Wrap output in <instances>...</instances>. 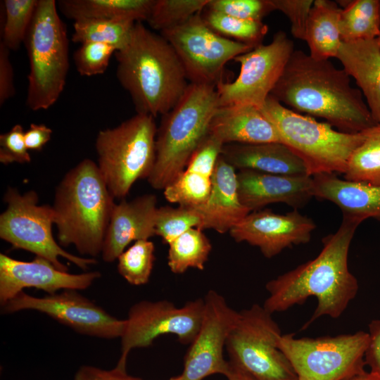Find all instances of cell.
I'll return each instance as SVG.
<instances>
[{"mask_svg":"<svg viewBox=\"0 0 380 380\" xmlns=\"http://www.w3.org/2000/svg\"><path fill=\"white\" fill-rule=\"evenodd\" d=\"M224 144L209 133L191 157L186 170L212 177Z\"/></svg>","mask_w":380,"mask_h":380,"instance_id":"ab89813d","label":"cell"},{"mask_svg":"<svg viewBox=\"0 0 380 380\" xmlns=\"http://www.w3.org/2000/svg\"><path fill=\"white\" fill-rule=\"evenodd\" d=\"M203 217L201 229L220 234L229 232L251 211L240 201L237 172L220 155L212 177L209 198L199 208Z\"/></svg>","mask_w":380,"mask_h":380,"instance_id":"44dd1931","label":"cell"},{"mask_svg":"<svg viewBox=\"0 0 380 380\" xmlns=\"http://www.w3.org/2000/svg\"><path fill=\"white\" fill-rule=\"evenodd\" d=\"M201 13L160 34L175 49L190 83L217 86L226 63L253 48L215 32Z\"/></svg>","mask_w":380,"mask_h":380,"instance_id":"7c38bea8","label":"cell"},{"mask_svg":"<svg viewBox=\"0 0 380 380\" xmlns=\"http://www.w3.org/2000/svg\"><path fill=\"white\" fill-rule=\"evenodd\" d=\"M210 134L224 145L281 142L276 128L261 110L249 105L219 107L211 121Z\"/></svg>","mask_w":380,"mask_h":380,"instance_id":"cb8c5ba5","label":"cell"},{"mask_svg":"<svg viewBox=\"0 0 380 380\" xmlns=\"http://www.w3.org/2000/svg\"><path fill=\"white\" fill-rule=\"evenodd\" d=\"M38 0H4L5 18L2 43L10 51L18 50L25 41Z\"/></svg>","mask_w":380,"mask_h":380,"instance_id":"836d02e7","label":"cell"},{"mask_svg":"<svg viewBox=\"0 0 380 380\" xmlns=\"http://www.w3.org/2000/svg\"><path fill=\"white\" fill-rule=\"evenodd\" d=\"M341 11V8L334 1H313L304 38L312 58L329 60L336 57L342 43L338 26Z\"/></svg>","mask_w":380,"mask_h":380,"instance_id":"484cf974","label":"cell"},{"mask_svg":"<svg viewBox=\"0 0 380 380\" xmlns=\"http://www.w3.org/2000/svg\"><path fill=\"white\" fill-rule=\"evenodd\" d=\"M203 217L198 209L179 205L158 208L156 217V234L169 244L179 236L192 228L201 229Z\"/></svg>","mask_w":380,"mask_h":380,"instance_id":"8d00e7d4","label":"cell"},{"mask_svg":"<svg viewBox=\"0 0 380 380\" xmlns=\"http://www.w3.org/2000/svg\"><path fill=\"white\" fill-rule=\"evenodd\" d=\"M336 58L355 79L374 120L380 125V46L376 39L342 42Z\"/></svg>","mask_w":380,"mask_h":380,"instance_id":"d4e9b609","label":"cell"},{"mask_svg":"<svg viewBox=\"0 0 380 380\" xmlns=\"http://www.w3.org/2000/svg\"><path fill=\"white\" fill-rule=\"evenodd\" d=\"M97 271L70 274L48 260L36 256L22 261L0 253V302L1 305L25 288H36L53 294L58 290H82L101 277Z\"/></svg>","mask_w":380,"mask_h":380,"instance_id":"ac0fdd59","label":"cell"},{"mask_svg":"<svg viewBox=\"0 0 380 380\" xmlns=\"http://www.w3.org/2000/svg\"><path fill=\"white\" fill-rule=\"evenodd\" d=\"M116 76L137 113L156 118L170 111L190 84L171 44L137 22L127 45L115 53Z\"/></svg>","mask_w":380,"mask_h":380,"instance_id":"3957f363","label":"cell"},{"mask_svg":"<svg viewBox=\"0 0 380 380\" xmlns=\"http://www.w3.org/2000/svg\"><path fill=\"white\" fill-rule=\"evenodd\" d=\"M168 245L167 265L175 274L189 268L203 270L212 250L210 240L199 228L189 229Z\"/></svg>","mask_w":380,"mask_h":380,"instance_id":"f546056e","label":"cell"},{"mask_svg":"<svg viewBox=\"0 0 380 380\" xmlns=\"http://www.w3.org/2000/svg\"><path fill=\"white\" fill-rule=\"evenodd\" d=\"M222 157L235 169L282 175H308L303 160L281 142L232 143L222 147Z\"/></svg>","mask_w":380,"mask_h":380,"instance_id":"603a6c76","label":"cell"},{"mask_svg":"<svg viewBox=\"0 0 380 380\" xmlns=\"http://www.w3.org/2000/svg\"><path fill=\"white\" fill-rule=\"evenodd\" d=\"M52 129L43 124L32 123L25 131L24 138L28 150L41 151L51 139Z\"/></svg>","mask_w":380,"mask_h":380,"instance_id":"bcb514c9","label":"cell"},{"mask_svg":"<svg viewBox=\"0 0 380 380\" xmlns=\"http://www.w3.org/2000/svg\"><path fill=\"white\" fill-rule=\"evenodd\" d=\"M281 330L272 314L253 304L239 312L226 342L229 361L255 380H298L290 362L278 347Z\"/></svg>","mask_w":380,"mask_h":380,"instance_id":"30bf717a","label":"cell"},{"mask_svg":"<svg viewBox=\"0 0 380 380\" xmlns=\"http://www.w3.org/2000/svg\"><path fill=\"white\" fill-rule=\"evenodd\" d=\"M275 10L284 13L291 23V34L295 38L304 40L305 27L312 0H272Z\"/></svg>","mask_w":380,"mask_h":380,"instance_id":"b9f144b4","label":"cell"},{"mask_svg":"<svg viewBox=\"0 0 380 380\" xmlns=\"http://www.w3.org/2000/svg\"><path fill=\"white\" fill-rule=\"evenodd\" d=\"M201 16L213 31L229 39L239 42L253 48L262 44L268 27L262 20L236 18L208 8ZM234 40V39H232Z\"/></svg>","mask_w":380,"mask_h":380,"instance_id":"1f68e13d","label":"cell"},{"mask_svg":"<svg viewBox=\"0 0 380 380\" xmlns=\"http://www.w3.org/2000/svg\"><path fill=\"white\" fill-rule=\"evenodd\" d=\"M155 246L149 240H139L118 258V270L130 284L140 286L150 279L155 261Z\"/></svg>","mask_w":380,"mask_h":380,"instance_id":"e575fe53","label":"cell"},{"mask_svg":"<svg viewBox=\"0 0 380 380\" xmlns=\"http://www.w3.org/2000/svg\"><path fill=\"white\" fill-rule=\"evenodd\" d=\"M115 52L116 49L108 44L83 43L73 54L75 68L82 76L91 77L103 74Z\"/></svg>","mask_w":380,"mask_h":380,"instance_id":"74e56055","label":"cell"},{"mask_svg":"<svg viewBox=\"0 0 380 380\" xmlns=\"http://www.w3.org/2000/svg\"><path fill=\"white\" fill-rule=\"evenodd\" d=\"M6 210L0 215V237L13 248L23 249L50 261L60 270L68 267L62 257L83 270L97 262L93 258L80 257L65 251L52 234L53 212L49 205H39L37 192L30 190L20 194L8 187L4 196Z\"/></svg>","mask_w":380,"mask_h":380,"instance_id":"9c48e42d","label":"cell"},{"mask_svg":"<svg viewBox=\"0 0 380 380\" xmlns=\"http://www.w3.org/2000/svg\"><path fill=\"white\" fill-rule=\"evenodd\" d=\"M210 0H155L147 23L163 32L177 27L203 11Z\"/></svg>","mask_w":380,"mask_h":380,"instance_id":"d590c367","label":"cell"},{"mask_svg":"<svg viewBox=\"0 0 380 380\" xmlns=\"http://www.w3.org/2000/svg\"><path fill=\"white\" fill-rule=\"evenodd\" d=\"M369 334L296 338L281 335L278 347L290 362L298 380H345L365 372Z\"/></svg>","mask_w":380,"mask_h":380,"instance_id":"8fae6325","label":"cell"},{"mask_svg":"<svg viewBox=\"0 0 380 380\" xmlns=\"http://www.w3.org/2000/svg\"><path fill=\"white\" fill-rule=\"evenodd\" d=\"M345 380H380V378L372 372H363Z\"/></svg>","mask_w":380,"mask_h":380,"instance_id":"c3c4849f","label":"cell"},{"mask_svg":"<svg viewBox=\"0 0 380 380\" xmlns=\"http://www.w3.org/2000/svg\"><path fill=\"white\" fill-rule=\"evenodd\" d=\"M203 300L200 328L184 357L179 380H203L215 374L225 375L228 369L223 350L239 312L215 291H209Z\"/></svg>","mask_w":380,"mask_h":380,"instance_id":"2e32d148","label":"cell"},{"mask_svg":"<svg viewBox=\"0 0 380 380\" xmlns=\"http://www.w3.org/2000/svg\"><path fill=\"white\" fill-rule=\"evenodd\" d=\"M241 203L251 212L266 205L285 203L293 209L304 207L313 196L312 177L282 175L241 170L237 172Z\"/></svg>","mask_w":380,"mask_h":380,"instance_id":"d6986e66","label":"cell"},{"mask_svg":"<svg viewBox=\"0 0 380 380\" xmlns=\"http://www.w3.org/2000/svg\"><path fill=\"white\" fill-rule=\"evenodd\" d=\"M74 380H141L129 375L126 365L120 362L112 369H103L90 365H82L77 371Z\"/></svg>","mask_w":380,"mask_h":380,"instance_id":"7bdbcfd3","label":"cell"},{"mask_svg":"<svg viewBox=\"0 0 380 380\" xmlns=\"http://www.w3.org/2000/svg\"><path fill=\"white\" fill-rule=\"evenodd\" d=\"M270 96L297 113L326 120L341 132L359 133L377 125L344 69L300 50L292 53Z\"/></svg>","mask_w":380,"mask_h":380,"instance_id":"7a4b0ae2","label":"cell"},{"mask_svg":"<svg viewBox=\"0 0 380 380\" xmlns=\"http://www.w3.org/2000/svg\"><path fill=\"white\" fill-rule=\"evenodd\" d=\"M135 22L126 20L80 19L73 23L72 42L83 44L98 42L110 45L117 51L128 43Z\"/></svg>","mask_w":380,"mask_h":380,"instance_id":"4dcf8cb0","label":"cell"},{"mask_svg":"<svg viewBox=\"0 0 380 380\" xmlns=\"http://www.w3.org/2000/svg\"><path fill=\"white\" fill-rule=\"evenodd\" d=\"M315 229V222L298 210L278 214L265 209L251 212L229 232L235 241L258 247L272 258L286 248L308 243Z\"/></svg>","mask_w":380,"mask_h":380,"instance_id":"e0dca14e","label":"cell"},{"mask_svg":"<svg viewBox=\"0 0 380 380\" xmlns=\"http://www.w3.org/2000/svg\"><path fill=\"white\" fill-rule=\"evenodd\" d=\"M212 177L184 169L163 189L165 199L180 206L199 208L208 201Z\"/></svg>","mask_w":380,"mask_h":380,"instance_id":"d6a6232c","label":"cell"},{"mask_svg":"<svg viewBox=\"0 0 380 380\" xmlns=\"http://www.w3.org/2000/svg\"><path fill=\"white\" fill-rule=\"evenodd\" d=\"M13 70L10 50L0 42V105L2 106L15 93Z\"/></svg>","mask_w":380,"mask_h":380,"instance_id":"ee69618b","label":"cell"},{"mask_svg":"<svg viewBox=\"0 0 380 380\" xmlns=\"http://www.w3.org/2000/svg\"><path fill=\"white\" fill-rule=\"evenodd\" d=\"M157 198L144 194L115 203L106 233L101 256L113 262L133 241L148 240L156 234Z\"/></svg>","mask_w":380,"mask_h":380,"instance_id":"ffe728a7","label":"cell"},{"mask_svg":"<svg viewBox=\"0 0 380 380\" xmlns=\"http://www.w3.org/2000/svg\"><path fill=\"white\" fill-rule=\"evenodd\" d=\"M368 328L369 339L365 361L370 372L380 378V319L372 320Z\"/></svg>","mask_w":380,"mask_h":380,"instance_id":"f6af8a7d","label":"cell"},{"mask_svg":"<svg viewBox=\"0 0 380 380\" xmlns=\"http://www.w3.org/2000/svg\"><path fill=\"white\" fill-rule=\"evenodd\" d=\"M4 313L23 310L43 312L77 332L102 338H120L125 319H119L77 290L34 297L21 291L2 305Z\"/></svg>","mask_w":380,"mask_h":380,"instance_id":"9a60e30c","label":"cell"},{"mask_svg":"<svg viewBox=\"0 0 380 380\" xmlns=\"http://www.w3.org/2000/svg\"><path fill=\"white\" fill-rule=\"evenodd\" d=\"M205 8L248 20H262L275 10L272 0H210Z\"/></svg>","mask_w":380,"mask_h":380,"instance_id":"f35d334b","label":"cell"},{"mask_svg":"<svg viewBox=\"0 0 380 380\" xmlns=\"http://www.w3.org/2000/svg\"><path fill=\"white\" fill-rule=\"evenodd\" d=\"M314 197L330 201L343 216L363 222L372 218L380 222V186L353 182L336 174L312 176Z\"/></svg>","mask_w":380,"mask_h":380,"instance_id":"7402d4cb","label":"cell"},{"mask_svg":"<svg viewBox=\"0 0 380 380\" xmlns=\"http://www.w3.org/2000/svg\"><path fill=\"white\" fill-rule=\"evenodd\" d=\"M179 379H180V375H178L176 376L171 377L168 380H179Z\"/></svg>","mask_w":380,"mask_h":380,"instance_id":"681fc988","label":"cell"},{"mask_svg":"<svg viewBox=\"0 0 380 380\" xmlns=\"http://www.w3.org/2000/svg\"><path fill=\"white\" fill-rule=\"evenodd\" d=\"M155 0H60L58 9L66 18L147 21Z\"/></svg>","mask_w":380,"mask_h":380,"instance_id":"4316f807","label":"cell"},{"mask_svg":"<svg viewBox=\"0 0 380 380\" xmlns=\"http://www.w3.org/2000/svg\"><path fill=\"white\" fill-rule=\"evenodd\" d=\"M260 110L276 128L281 143L303 160L311 177L344 174L351 153L365 138V130L341 132L327 122L285 107L270 95Z\"/></svg>","mask_w":380,"mask_h":380,"instance_id":"8992f818","label":"cell"},{"mask_svg":"<svg viewBox=\"0 0 380 380\" xmlns=\"http://www.w3.org/2000/svg\"><path fill=\"white\" fill-rule=\"evenodd\" d=\"M114 199L96 163L86 158L70 169L56 186L51 205L60 246L72 245L93 258L101 254Z\"/></svg>","mask_w":380,"mask_h":380,"instance_id":"277c9868","label":"cell"},{"mask_svg":"<svg viewBox=\"0 0 380 380\" xmlns=\"http://www.w3.org/2000/svg\"><path fill=\"white\" fill-rule=\"evenodd\" d=\"M358 220L343 216L338 229L322 239L317 256L269 281L263 304L270 313L284 312L313 296L317 308L301 329L322 316L336 319L355 298L359 285L348 268V253Z\"/></svg>","mask_w":380,"mask_h":380,"instance_id":"6da1fadb","label":"cell"},{"mask_svg":"<svg viewBox=\"0 0 380 380\" xmlns=\"http://www.w3.org/2000/svg\"><path fill=\"white\" fill-rule=\"evenodd\" d=\"M339 31L342 42L376 39L380 34V1H342Z\"/></svg>","mask_w":380,"mask_h":380,"instance_id":"83f0119b","label":"cell"},{"mask_svg":"<svg viewBox=\"0 0 380 380\" xmlns=\"http://www.w3.org/2000/svg\"><path fill=\"white\" fill-rule=\"evenodd\" d=\"M24 44L30 63L26 105L49 109L62 94L69 69L67 30L55 0H38Z\"/></svg>","mask_w":380,"mask_h":380,"instance_id":"52a82bcc","label":"cell"},{"mask_svg":"<svg viewBox=\"0 0 380 380\" xmlns=\"http://www.w3.org/2000/svg\"><path fill=\"white\" fill-rule=\"evenodd\" d=\"M25 131L21 125H14L0 135V162L4 165L13 163H27L31 157L25 145Z\"/></svg>","mask_w":380,"mask_h":380,"instance_id":"60d3db41","label":"cell"},{"mask_svg":"<svg viewBox=\"0 0 380 380\" xmlns=\"http://www.w3.org/2000/svg\"><path fill=\"white\" fill-rule=\"evenodd\" d=\"M224 376L228 380H255L251 374L229 360Z\"/></svg>","mask_w":380,"mask_h":380,"instance_id":"7dc6e473","label":"cell"},{"mask_svg":"<svg viewBox=\"0 0 380 380\" xmlns=\"http://www.w3.org/2000/svg\"><path fill=\"white\" fill-rule=\"evenodd\" d=\"M219 108L216 86L190 83L178 103L162 115L156 138V160L147 180L164 189L186 167L208 137Z\"/></svg>","mask_w":380,"mask_h":380,"instance_id":"5b68a950","label":"cell"},{"mask_svg":"<svg viewBox=\"0 0 380 380\" xmlns=\"http://www.w3.org/2000/svg\"><path fill=\"white\" fill-rule=\"evenodd\" d=\"M203 307V298L187 302L180 308L165 300L134 304L120 337L121 354L118 362L127 365L132 349L148 347L164 334H174L181 343L190 345L200 328Z\"/></svg>","mask_w":380,"mask_h":380,"instance_id":"5bb4252c","label":"cell"},{"mask_svg":"<svg viewBox=\"0 0 380 380\" xmlns=\"http://www.w3.org/2000/svg\"><path fill=\"white\" fill-rule=\"evenodd\" d=\"M293 51V42L278 31L269 44H261L236 57L234 61L241 65L236 79L216 86L219 107L249 105L261 109Z\"/></svg>","mask_w":380,"mask_h":380,"instance_id":"4fadbf2b","label":"cell"},{"mask_svg":"<svg viewBox=\"0 0 380 380\" xmlns=\"http://www.w3.org/2000/svg\"><path fill=\"white\" fill-rule=\"evenodd\" d=\"M344 179L380 186V125L365 130V138L351 153Z\"/></svg>","mask_w":380,"mask_h":380,"instance_id":"f1b7e54d","label":"cell"},{"mask_svg":"<svg viewBox=\"0 0 380 380\" xmlns=\"http://www.w3.org/2000/svg\"><path fill=\"white\" fill-rule=\"evenodd\" d=\"M157 129L155 118L137 113L99 132L96 164L115 198L124 199L138 179L149 177L156 160Z\"/></svg>","mask_w":380,"mask_h":380,"instance_id":"ba28073f","label":"cell"},{"mask_svg":"<svg viewBox=\"0 0 380 380\" xmlns=\"http://www.w3.org/2000/svg\"><path fill=\"white\" fill-rule=\"evenodd\" d=\"M376 40H377V42H378L379 46H380V34H379V36L376 38Z\"/></svg>","mask_w":380,"mask_h":380,"instance_id":"f907efd6","label":"cell"}]
</instances>
